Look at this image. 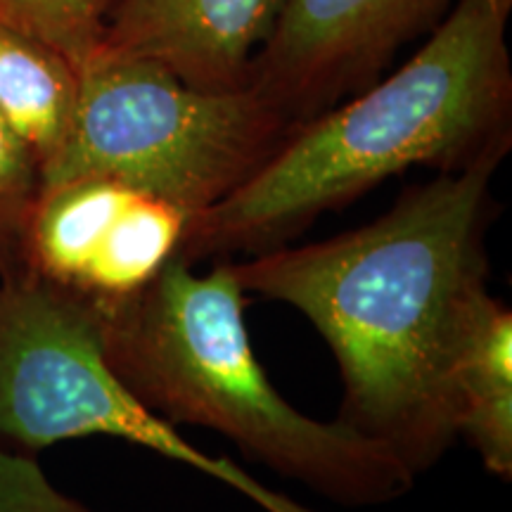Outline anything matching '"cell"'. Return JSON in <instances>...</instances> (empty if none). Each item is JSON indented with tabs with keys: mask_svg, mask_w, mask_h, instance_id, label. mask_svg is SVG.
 I'll return each instance as SVG.
<instances>
[{
	"mask_svg": "<svg viewBox=\"0 0 512 512\" xmlns=\"http://www.w3.org/2000/svg\"><path fill=\"white\" fill-rule=\"evenodd\" d=\"M501 164L484 159L411 185L380 219L335 238L230 261L245 294L309 318L337 358L339 420L392 448L415 475L458 439L453 366L489 292Z\"/></svg>",
	"mask_w": 512,
	"mask_h": 512,
	"instance_id": "6da1fadb",
	"label": "cell"
},
{
	"mask_svg": "<svg viewBox=\"0 0 512 512\" xmlns=\"http://www.w3.org/2000/svg\"><path fill=\"white\" fill-rule=\"evenodd\" d=\"M510 12L512 0H456L411 60L294 124L245 185L188 219L178 259L195 266L285 247L325 211L413 166L451 174L508 157Z\"/></svg>",
	"mask_w": 512,
	"mask_h": 512,
	"instance_id": "7a4b0ae2",
	"label": "cell"
},
{
	"mask_svg": "<svg viewBox=\"0 0 512 512\" xmlns=\"http://www.w3.org/2000/svg\"><path fill=\"white\" fill-rule=\"evenodd\" d=\"M100 313L107 361L171 425L219 432L342 508H377L413 491L418 475L392 448L280 396L254 354L230 259L197 275L176 256L143 292Z\"/></svg>",
	"mask_w": 512,
	"mask_h": 512,
	"instance_id": "3957f363",
	"label": "cell"
},
{
	"mask_svg": "<svg viewBox=\"0 0 512 512\" xmlns=\"http://www.w3.org/2000/svg\"><path fill=\"white\" fill-rule=\"evenodd\" d=\"M76 74L72 128L41 185L110 178L192 219L245 185L294 126L252 83L207 91L105 48Z\"/></svg>",
	"mask_w": 512,
	"mask_h": 512,
	"instance_id": "277c9868",
	"label": "cell"
},
{
	"mask_svg": "<svg viewBox=\"0 0 512 512\" xmlns=\"http://www.w3.org/2000/svg\"><path fill=\"white\" fill-rule=\"evenodd\" d=\"M112 437L230 486L264 512H316L228 458L188 444L107 361L102 313L79 294L19 268L0 275V439L27 451Z\"/></svg>",
	"mask_w": 512,
	"mask_h": 512,
	"instance_id": "5b68a950",
	"label": "cell"
},
{
	"mask_svg": "<svg viewBox=\"0 0 512 512\" xmlns=\"http://www.w3.org/2000/svg\"><path fill=\"white\" fill-rule=\"evenodd\" d=\"M456 0H283L249 83L292 124L380 79L394 55L430 34Z\"/></svg>",
	"mask_w": 512,
	"mask_h": 512,
	"instance_id": "8992f818",
	"label": "cell"
},
{
	"mask_svg": "<svg viewBox=\"0 0 512 512\" xmlns=\"http://www.w3.org/2000/svg\"><path fill=\"white\" fill-rule=\"evenodd\" d=\"M283 0H117L100 48L207 91L242 88Z\"/></svg>",
	"mask_w": 512,
	"mask_h": 512,
	"instance_id": "52a82bcc",
	"label": "cell"
},
{
	"mask_svg": "<svg viewBox=\"0 0 512 512\" xmlns=\"http://www.w3.org/2000/svg\"><path fill=\"white\" fill-rule=\"evenodd\" d=\"M456 432L486 472L512 479V311L486 292L479 299L453 366Z\"/></svg>",
	"mask_w": 512,
	"mask_h": 512,
	"instance_id": "ba28073f",
	"label": "cell"
},
{
	"mask_svg": "<svg viewBox=\"0 0 512 512\" xmlns=\"http://www.w3.org/2000/svg\"><path fill=\"white\" fill-rule=\"evenodd\" d=\"M79 74L55 50L0 27V117L38 169L62 150L74 121Z\"/></svg>",
	"mask_w": 512,
	"mask_h": 512,
	"instance_id": "9c48e42d",
	"label": "cell"
},
{
	"mask_svg": "<svg viewBox=\"0 0 512 512\" xmlns=\"http://www.w3.org/2000/svg\"><path fill=\"white\" fill-rule=\"evenodd\" d=\"M188 219L171 202L131 190L88 266L79 297L107 309L143 292L176 259Z\"/></svg>",
	"mask_w": 512,
	"mask_h": 512,
	"instance_id": "30bf717a",
	"label": "cell"
},
{
	"mask_svg": "<svg viewBox=\"0 0 512 512\" xmlns=\"http://www.w3.org/2000/svg\"><path fill=\"white\" fill-rule=\"evenodd\" d=\"M117 0H0V27L34 38L79 69L100 48Z\"/></svg>",
	"mask_w": 512,
	"mask_h": 512,
	"instance_id": "8fae6325",
	"label": "cell"
},
{
	"mask_svg": "<svg viewBox=\"0 0 512 512\" xmlns=\"http://www.w3.org/2000/svg\"><path fill=\"white\" fill-rule=\"evenodd\" d=\"M41 192V169L0 117V275L22 268L29 216Z\"/></svg>",
	"mask_w": 512,
	"mask_h": 512,
	"instance_id": "7c38bea8",
	"label": "cell"
},
{
	"mask_svg": "<svg viewBox=\"0 0 512 512\" xmlns=\"http://www.w3.org/2000/svg\"><path fill=\"white\" fill-rule=\"evenodd\" d=\"M0 512H98L64 494L34 458L0 446Z\"/></svg>",
	"mask_w": 512,
	"mask_h": 512,
	"instance_id": "4fadbf2b",
	"label": "cell"
}]
</instances>
